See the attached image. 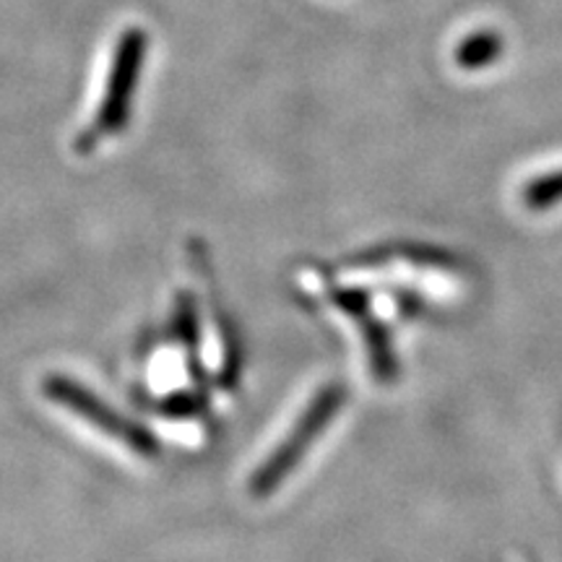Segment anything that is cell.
Returning a JSON list of instances; mask_svg holds the SVG:
<instances>
[{
	"instance_id": "cell-2",
	"label": "cell",
	"mask_w": 562,
	"mask_h": 562,
	"mask_svg": "<svg viewBox=\"0 0 562 562\" xmlns=\"http://www.w3.org/2000/svg\"><path fill=\"white\" fill-rule=\"evenodd\" d=\"M47 398L55 404L66 406L68 412L79 414L83 422H89L91 427H97L100 432H108L110 438H115L123 446H128L131 451L140 456H154L159 451L157 440L149 430L136 425V422L125 419L121 412L112 409L110 404H104L102 398H97L89 389H83L81 383L70 381L66 375H53L45 381Z\"/></svg>"
},
{
	"instance_id": "cell-1",
	"label": "cell",
	"mask_w": 562,
	"mask_h": 562,
	"mask_svg": "<svg viewBox=\"0 0 562 562\" xmlns=\"http://www.w3.org/2000/svg\"><path fill=\"white\" fill-rule=\"evenodd\" d=\"M344 402H347V389L339 383H328L315 393V398L305 406V412L300 414V419L294 422V427L286 432V438L273 448V453L266 459L261 467L256 469L250 480V492L256 497L271 495L281 482L286 480V474L292 469H297V463L305 459L307 448L318 440V435L331 425V419L341 412Z\"/></svg>"
},
{
	"instance_id": "cell-5",
	"label": "cell",
	"mask_w": 562,
	"mask_h": 562,
	"mask_svg": "<svg viewBox=\"0 0 562 562\" xmlns=\"http://www.w3.org/2000/svg\"><path fill=\"white\" fill-rule=\"evenodd\" d=\"M503 37L492 30L472 32L469 37L461 40V45L456 47V63L463 70H480L487 68L503 55Z\"/></svg>"
},
{
	"instance_id": "cell-6",
	"label": "cell",
	"mask_w": 562,
	"mask_h": 562,
	"mask_svg": "<svg viewBox=\"0 0 562 562\" xmlns=\"http://www.w3.org/2000/svg\"><path fill=\"white\" fill-rule=\"evenodd\" d=\"M524 201H526V206L533 211H547L550 206H554V203H560L562 201V170L533 178L529 186H526Z\"/></svg>"
},
{
	"instance_id": "cell-4",
	"label": "cell",
	"mask_w": 562,
	"mask_h": 562,
	"mask_svg": "<svg viewBox=\"0 0 562 562\" xmlns=\"http://www.w3.org/2000/svg\"><path fill=\"white\" fill-rule=\"evenodd\" d=\"M336 302H339L344 313L362 323L364 341H368V351H370V362H372V370L378 372V378L385 383L393 381V378H396V357H393L391 339L389 334H385V328L378 321L368 318V294L360 290H341L336 294Z\"/></svg>"
},
{
	"instance_id": "cell-3",
	"label": "cell",
	"mask_w": 562,
	"mask_h": 562,
	"mask_svg": "<svg viewBox=\"0 0 562 562\" xmlns=\"http://www.w3.org/2000/svg\"><path fill=\"white\" fill-rule=\"evenodd\" d=\"M146 50H149V37L140 30L123 32L121 40H117L115 55H112L108 91H104L100 112H97L94 121V131L100 136H115L128 123L131 102L133 94H136Z\"/></svg>"
}]
</instances>
